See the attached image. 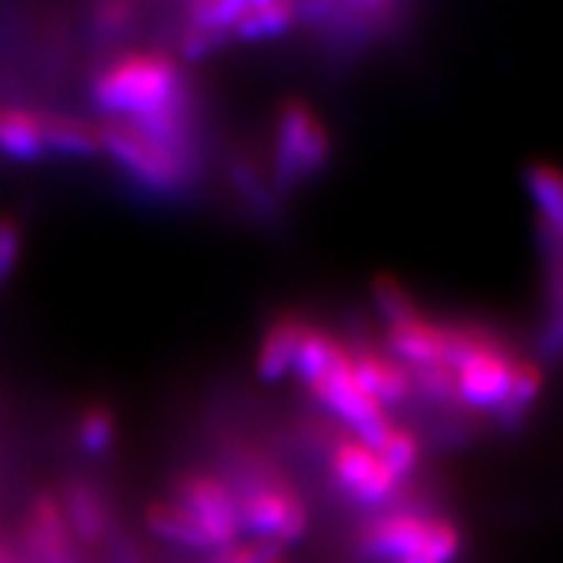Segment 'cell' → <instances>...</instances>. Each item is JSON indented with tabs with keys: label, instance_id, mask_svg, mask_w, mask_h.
<instances>
[{
	"label": "cell",
	"instance_id": "cell-1",
	"mask_svg": "<svg viewBox=\"0 0 563 563\" xmlns=\"http://www.w3.org/2000/svg\"><path fill=\"white\" fill-rule=\"evenodd\" d=\"M178 63L162 53H131L110 63L91 84V100L108 121H136L183 100Z\"/></svg>",
	"mask_w": 563,
	"mask_h": 563
},
{
	"label": "cell",
	"instance_id": "cell-2",
	"mask_svg": "<svg viewBox=\"0 0 563 563\" xmlns=\"http://www.w3.org/2000/svg\"><path fill=\"white\" fill-rule=\"evenodd\" d=\"M332 159V133L319 112L302 100L285 102L277 112L272 146V186L277 196L313 183Z\"/></svg>",
	"mask_w": 563,
	"mask_h": 563
},
{
	"label": "cell",
	"instance_id": "cell-3",
	"mask_svg": "<svg viewBox=\"0 0 563 563\" xmlns=\"http://www.w3.org/2000/svg\"><path fill=\"white\" fill-rule=\"evenodd\" d=\"M235 498L243 534L287 548L298 543L308 530V506L300 493L266 467L253 464L245 470Z\"/></svg>",
	"mask_w": 563,
	"mask_h": 563
},
{
	"label": "cell",
	"instance_id": "cell-4",
	"mask_svg": "<svg viewBox=\"0 0 563 563\" xmlns=\"http://www.w3.org/2000/svg\"><path fill=\"white\" fill-rule=\"evenodd\" d=\"M308 389H311L316 402L336 415L350 428L352 435L357 441H363L365 446H371L373 452H378L394 428H397V422H391L389 412L355 378L344 342L336 344L329 368L321 376H316L308 384Z\"/></svg>",
	"mask_w": 563,
	"mask_h": 563
},
{
	"label": "cell",
	"instance_id": "cell-5",
	"mask_svg": "<svg viewBox=\"0 0 563 563\" xmlns=\"http://www.w3.org/2000/svg\"><path fill=\"white\" fill-rule=\"evenodd\" d=\"M102 152H108L133 180L157 194H173L188 183L186 154L159 144L129 121H104Z\"/></svg>",
	"mask_w": 563,
	"mask_h": 563
},
{
	"label": "cell",
	"instance_id": "cell-6",
	"mask_svg": "<svg viewBox=\"0 0 563 563\" xmlns=\"http://www.w3.org/2000/svg\"><path fill=\"white\" fill-rule=\"evenodd\" d=\"M517 363L519 357H514L496 334L475 323L473 342L456 365V391L462 407L496 412L509 394Z\"/></svg>",
	"mask_w": 563,
	"mask_h": 563
},
{
	"label": "cell",
	"instance_id": "cell-7",
	"mask_svg": "<svg viewBox=\"0 0 563 563\" xmlns=\"http://www.w3.org/2000/svg\"><path fill=\"white\" fill-rule=\"evenodd\" d=\"M329 470H332L336 490L347 501L365 506V509L389 504L402 485V481H397L391 470L386 467L378 452H373L355 435L334 441L332 454H329Z\"/></svg>",
	"mask_w": 563,
	"mask_h": 563
},
{
	"label": "cell",
	"instance_id": "cell-8",
	"mask_svg": "<svg viewBox=\"0 0 563 563\" xmlns=\"http://www.w3.org/2000/svg\"><path fill=\"white\" fill-rule=\"evenodd\" d=\"M175 493L183 509L191 511L201 530L207 532L211 548L224 551L241 543V511H238L235 490L228 483L209 473H188L175 485Z\"/></svg>",
	"mask_w": 563,
	"mask_h": 563
},
{
	"label": "cell",
	"instance_id": "cell-9",
	"mask_svg": "<svg viewBox=\"0 0 563 563\" xmlns=\"http://www.w3.org/2000/svg\"><path fill=\"white\" fill-rule=\"evenodd\" d=\"M431 519L433 517L418 509H391L378 514L361 525L355 534V551L376 563H402L418 551L428 527H431Z\"/></svg>",
	"mask_w": 563,
	"mask_h": 563
},
{
	"label": "cell",
	"instance_id": "cell-10",
	"mask_svg": "<svg viewBox=\"0 0 563 563\" xmlns=\"http://www.w3.org/2000/svg\"><path fill=\"white\" fill-rule=\"evenodd\" d=\"M344 347H347L355 378L384 410L402 407L412 397L410 368L397 357H391L386 350H378L368 340H352Z\"/></svg>",
	"mask_w": 563,
	"mask_h": 563
},
{
	"label": "cell",
	"instance_id": "cell-11",
	"mask_svg": "<svg viewBox=\"0 0 563 563\" xmlns=\"http://www.w3.org/2000/svg\"><path fill=\"white\" fill-rule=\"evenodd\" d=\"M384 347L407 368L449 365V327L420 316V319L399 323V327H386Z\"/></svg>",
	"mask_w": 563,
	"mask_h": 563
},
{
	"label": "cell",
	"instance_id": "cell-12",
	"mask_svg": "<svg viewBox=\"0 0 563 563\" xmlns=\"http://www.w3.org/2000/svg\"><path fill=\"white\" fill-rule=\"evenodd\" d=\"M306 329L308 321L298 313H282L266 327L256 355V373L264 384H279L290 376Z\"/></svg>",
	"mask_w": 563,
	"mask_h": 563
},
{
	"label": "cell",
	"instance_id": "cell-13",
	"mask_svg": "<svg viewBox=\"0 0 563 563\" xmlns=\"http://www.w3.org/2000/svg\"><path fill=\"white\" fill-rule=\"evenodd\" d=\"M40 125L47 152L79 159L97 157L102 152L100 125L74 115H58V112H42Z\"/></svg>",
	"mask_w": 563,
	"mask_h": 563
},
{
	"label": "cell",
	"instance_id": "cell-14",
	"mask_svg": "<svg viewBox=\"0 0 563 563\" xmlns=\"http://www.w3.org/2000/svg\"><path fill=\"white\" fill-rule=\"evenodd\" d=\"M68 519L63 514V504L53 496H40L32 509L30 540L42 563H68Z\"/></svg>",
	"mask_w": 563,
	"mask_h": 563
},
{
	"label": "cell",
	"instance_id": "cell-15",
	"mask_svg": "<svg viewBox=\"0 0 563 563\" xmlns=\"http://www.w3.org/2000/svg\"><path fill=\"white\" fill-rule=\"evenodd\" d=\"M545 386V373L540 368L538 361H530V357H519L517 368H514V378L509 386V394L498 407L496 412L490 415L496 420L498 428L504 431H517L522 426V420L530 415L534 402L540 399Z\"/></svg>",
	"mask_w": 563,
	"mask_h": 563
},
{
	"label": "cell",
	"instance_id": "cell-16",
	"mask_svg": "<svg viewBox=\"0 0 563 563\" xmlns=\"http://www.w3.org/2000/svg\"><path fill=\"white\" fill-rule=\"evenodd\" d=\"M298 21V5L287 3V0H249L243 16L238 19L235 30H232V40H274L290 32Z\"/></svg>",
	"mask_w": 563,
	"mask_h": 563
},
{
	"label": "cell",
	"instance_id": "cell-17",
	"mask_svg": "<svg viewBox=\"0 0 563 563\" xmlns=\"http://www.w3.org/2000/svg\"><path fill=\"white\" fill-rule=\"evenodd\" d=\"M0 154L16 162H37L47 154L37 112L0 108Z\"/></svg>",
	"mask_w": 563,
	"mask_h": 563
},
{
	"label": "cell",
	"instance_id": "cell-18",
	"mask_svg": "<svg viewBox=\"0 0 563 563\" xmlns=\"http://www.w3.org/2000/svg\"><path fill=\"white\" fill-rule=\"evenodd\" d=\"M522 178L527 194L540 211V220L563 238V173L548 162H530Z\"/></svg>",
	"mask_w": 563,
	"mask_h": 563
},
{
	"label": "cell",
	"instance_id": "cell-19",
	"mask_svg": "<svg viewBox=\"0 0 563 563\" xmlns=\"http://www.w3.org/2000/svg\"><path fill=\"white\" fill-rule=\"evenodd\" d=\"M63 514H66L68 527L74 530L84 543H97L102 538L108 514L100 493L89 488L87 483H70L63 498Z\"/></svg>",
	"mask_w": 563,
	"mask_h": 563
},
{
	"label": "cell",
	"instance_id": "cell-20",
	"mask_svg": "<svg viewBox=\"0 0 563 563\" xmlns=\"http://www.w3.org/2000/svg\"><path fill=\"white\" fill-rule=\"evenodd\" d=\"M146 525L154 534L170 543L186 545V548H211L207 532L196 522V517L180 504L173 501H157L146 509Z\"/></svg>",
	"mask_w": 563,
	"mask_h": 563
},
{
	"label": "cell",
	"instance_id": "cell-21",
	"mask_svg": "<svg viewBox=\"0 0 563 563\" xmlns=\"http://www.w3.org/2000/svg\"><path fill=\"white\" fill-rule=\"evenodd\" d=\"M371 295L373 306L382 313L386 327H399V323L415 321L422 316L410 290L397 277H391V274H376L371 282Z\"/></svg>",
	"mask_w": 563,
	"mask_h": 563
},
{
	"label": "cell",
	"instance_id": "cell-22",
	"mask_svg": "<svg viewBox=\"0 0 563 563\" xmlns=\"http://www.w3.org/2000/svg\"><path fill=\"white\" fill-rule=\"evenodd\" d=\"M462 545L464 534L460 530V525L446 517H433L426 538H422V543L418 545V551L402 563H454L460 559Z\"/></svg>",
	"mask_w": 563,
	"mask_h": 563
},
{
	"label": "cell",
	"instance_id": "cell-23",
	"mask_svg": "<svg viewBox=\"0 0 563 563\" xmlns=\"http://www.w3.org/2000/svg\"><path fill=\"white\" fill-rule=\"evenodd\" d=\"M118 435V422L110 407L104 405H91L81 412L79 422H76V441H79L81 452L89 456H102L108 454L115 443Z\"/></svg>",
	"mask_w": 563,
	"mask_h": 563
},
{
	"label": "cell",
	"instance_id": "cell-24",
	"mask_svg": "<svg viewBox=\"0 0 563 563\" xmlns=\"http://www.w3.org/2000/svg\"><path fill=\"white\" fill-rule=\"evenodd\" d=\"M245 5H249V0H201V3L188 5V19L196 30L232 34Z\"/></svg>",
	"mask_w": 563,
	"mask_h": 563
},
{
	"label": "cell",
	"instance_id": "cell-25",
	"mask_svg": "<svg viewBox=\"0 0 563 563\" xmlns=\"http://www.w3.org/2000/svg\"><path fill=\"white\" fill-rule=\"evenodd\" d=\"M378 456H382L384 464L391 470L397 481H405V477H410L412 470L418 467L420 439L410 431V428L397 426L389 439L384 441V446L378 449Z\"/></svg>",
	"mask_w": 563,
	"mask_h": 563
},
{
	"label": "cell",
	"instance_id": "cell-26",
	"mask_svg": "<svg viewBox=\"0 0 563 563\" xmlns=\"http://www.w3.org/2000/svg\"><path fill=\"white\" fill-rule=\"evenodd\" d=\"M230 178H232V186H235V191L241 194L243 199L251 203V207H256L262 211H269V207H274L277 191H274L272 183H266L262 175H258L256 165H253L251 159L238 157L235 162H232Z\"/></svg>",
	"mask_w": 563,
	"mask_h": 563
},
{
	"label": "cell",
	"instance_id": "cell-27",
	"mask_svg": "<svg viewBox=\"0 0 563 563\" xmlns=\"http://www.w3.org/2000/svg\"><path fill=\"white\" fill-rule=\"evenodd\" d=\"M282 548L274 540H256L251 538L249 543H235L224 551L217 553L214 563H277L282 561Z\"/></svg>",
	"mask_w": 563,
	"mask_h": 563
},
{
	"label": "cell",
	"instance_id": "cell-28",
	"mask_svg": "<svg viewBox=\"0 0 563 563\" xmlns=\"http://www.w3.org/2000/svg\"><path fill=\"white\" fill-rule=\"evenodd\" d=\"M21 245H24V235H21L19 224L11 217H0V287L11 279L13 269H16Z\"/></svg>",
	"mask_w": 563,
	"mask_h": 563
},
{
	"label": "cell",
	"instance_id": "cell-29",
	"mask_svg": "<svg viewBox=\"0 0 563 563\" xmlns=\"http://www.w3.org/2000/svg\"><path fill=\"white\" fill-rule=\"evenodd\" d=\"M232 40V34H222V32H207V30H196L191 26L180 40V55L186 60H203L209 55H214L220 47L228 45Z\"/></svg>",
	"mask_w": 563,
	"mask_h": 563
},
{
	"label": "cell",
	"instance_id": "cell-30",
	"mask_svg": "<svg viewBox=\"0 0 563 563\" xmlns=\"http://www.w3.org/2000/svg\"><path fill=\"white\" fill-rule=\"evenodd\" d=\"M133 9L125 3H104L95 9V24L104 32H121L131 24Z\"/></svg>",
	"mask_w": 563,
	"mask_h": 563
},
{
	"label": "cell",
	"instance_id": "cell-31",
	"mask_svg": "<svg viewBox=\"0 0 563 563\" xmlns=\"http://www.w3.org/2000/svg\"><path fill=\"white\" fill-rule=\"evenodd\" d=\"M0 563H9V561H5V553H3V548H0Z\"/></svg>",
	"mask_w": 563,
	"mask_h": 563
},
{
	"label": "cell",
	"instance_id": "cell-32",
	"mask_svg": "<svg viewBox=\"0 0 563 563\" xmlns=\"http://www.w3.org/2000/svg\"><path fill=\"white\" fill-rule=\"evenodd\" d=\"M277 563H290V561H285V559H282V561H277Z\"/></svg>",
	"mask_w": 563,
	"mask_h": 563
}]
</instances>
